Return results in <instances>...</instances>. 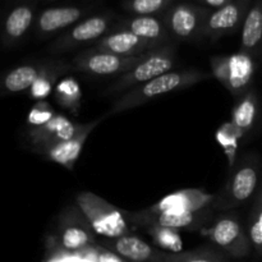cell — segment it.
I'll use <instances>...</instances> for the list:
<instances>
[{
	"mask_svg": "<svg viewBox=\"0 0 262 262\" xmlns=\"http://www.w3.org/2000/svg\"><path fill=\"white\" fill-rule=\"evenodd\" d=\"M128 223H132L136 227L146 229L148 227H165L174 229H194L199 225H204L210 216L209 209L196 214H171V212L152 211L150 207L141 211L128 212L124 211Z\"/></svg>",
	"mask_w": 262,
	"mask_h": 262,
	"instance_id": "9",
	"label": "cell"
},
{
	"mask_svg": "<svg viewBox=\"0 0 262 262\" xmlns=\"http://www.w3.org/2000/svg\"><path fill=\"white\" fill-rule=\"evenodd\" d=\"M55 115V112L48 101H37L28 112L27 124L31 128L41 127L50 122Z\"/></svg>",
	"mask_w": 262,
	"mask_h": 262,
	"instance_id": "30",
	"label": "cell"
},
{
	"mask_svg": "<svg viewBox=\"0 0 262 262\" xmlns=\"http://www.w3.org/2000/svg\"><path fill=\"white\" fill-rule=\"evenodd\" d=\"M258 113V97L257 92L253 89L248 90L246 94L238 97L232 110L230 122L246 135L253 128Z\"/></svg>",
	"mask_w": 262,
	"mask_h": 262,
	"instance_id": "18",
	"label": "cell"
},
{
	"mask_svg": "<svg viewBox=\"0 0 262 262\" xmlns=\"http://www.w3.org/2000/svg\"><path fill=\"white\" fill-rule=\"evenodd\" d=\"M164 4V0H133L132 8L140 14H150L158 12Z\"/></svg>",
	"mask_w": 262,
	"mask_h": 262,
	"instance_id": "31",
	"label": "cell"
},
{
	"mask_svg": "<svg viewBox=\"0 0 262 262\" xmlns=\"http://www.w3.org/2000/svg\"><path fill=\"white\" fill-rule=\"evenodd\" d=\"M56 102L73 114H78L82 105V90L73 77L60 79L54 90Z\"/></svg>",
	"mask_w": 262,
	"mask_h": 262,
	"instance_id": "21",
	"label": "cell"
},
{
	"mask_svg": "<svg viewBox=\"0 0 262 262\" xmlns=\"http://www.w3.org/2000/svg\"><path fill=\"white\" fill-rule=\"evenodd\" d=\"M73 69L72 61H67L64 59H50L48 60L45 71L42 72L37 81L31 87L30 97H32L36 101H45L51 95V92L55 90L58 81L63 74Z\"/></svg>",
	"mask_w": 262,
	"mask_h": 262,
	"instance_id": "17",
	"label": "cell"
},
{
	"mask_svg": "<svg viewBox=\"0 0 262 262\" xmlns=\"http://www.w3.org/2000/svg\"><path fill=\"white\" fill-rule=\"evenodd\" d=\"M177 60L174 55V50L170 46H161L155 50L148 51L145 58L133 67L128 73L113 82L109 87L102 91L104 96H117L123 95L124 92L146 83L151 79L160 77L168 72L174 71Z\"/></svg>",
	"mask_w": 262,
	"mask_h": 262,
	"instance_id": "3",
	"label": "cell"
},
{
	"mask_svg": "<svg viewBox=\"0 0 262 262\" xmlns=\"http://www.w3.org/2000/svg\"><path fill=\"white\" fill-rule=\"evenodd\" d=\"M96 261L97 262H129L114 251L106 247H96Z\"/></svg>",
	"mask_w": 262,
	"mask_h": 262,
	"instance_id": "32",
	"label": "cell"
},
{
	"mask_svg": "<svg viewBox=\"0 0 262 262\" xmlns=\"http://www.w3.org/2000/svg\"><path fill=\"white\" fill-rule=\"evenodd\" d=\"M81 17V10L77 8H53L48 9L38 18V28L43 33L68 27Z\"/></svg>",
	"mask_w": 262,
	"mask_h": 262,
	"instance_id": "20",
	"label": "cell"
},
{
	"mask_svg": "<svg viewBox=\"0 0 262 262\" xmlns=\"http://www.w3.org/2000/svg\"><path fill=\"white\" fill-rule=\"evenodd\" d=\"M147 234L152 238L154 243L158 247L163 248L168 253L183 252V239L179 229L165 227H148L146 228Z\"/></svg>",
	"mask_w": 262,
	"mask_h": 262,
	"instance_id": "24",
	"label": "cell"
},
{
	"mask_svg": "<svg viewBox=\"0 0 262 262\" xmlns=\"http://www.w3.org/2000/svg\"><path fill=\"white\" fill-rule=\"evenodd\" d=\"M107 22L106 19L101 17H94L84 22L77 25L69 33H67L64 37H60L54 45H51L50 53L59 54L63 51L71 50L76 46L83 45L86 42L97 40L102 33L106 31Z\"/></svg>",
	"mask_w": 262,
	"mask_h": 262,
	"instance_id": "15",
	"label": "cell"
},
{
	"mask_svg": "<svg viewBox=\"0 0 262 262\" xmlns=\"http://www.w3.org/2000/svg\"><path fill=\"white\" fill-rule=\"evenodd\" d=\"M59 235L61 247L72 252L86 250L96 242V233L77 205L61 214Z\"/></svg>",
	"mask_w": 262,
	"mask_h": 262,
	"instance_id": "8",
	"label": "cell"
},
{
	"mask_svg": "<svg viewBox=\"0 0 262 262\" xmlns=\"http://www.w3.org/2000/svg\"><path fill=\"white\" fill-rule=\"evenodd\" d=\"M159 43L143 40L129 31H120L106 36L94 46V50L117 54L122 56H137L158 49Z\"/></svg>",
	"mask_w": 262,
	"mask_h": 262,
	"instance_id": "13",
	"label": "cell"
},
{
	"mask_svg": "<svg viewBox=\"0 0 262 262\" xmlns=\"http://www.w3.org/2000/svg\"><path fill=\"white\" fill-rule=\"evenodd\" d=\"M212 77L211 73L201 71L197 68L177 69L163 74L160 77L151 79L146 83L140 84L129 91L120 95L114 100L112 106L107 110V117L128 112L135 107L142 106L147 102L154 101L155 99L171 94V92L182 91L188 87L194 86L200 82L209 81Z\"/></svg>",
	"mask_w": 262,
	"mask_h": 262,
	"instance_id": "1",
	"label": "cell"
},
{
	"mask_svg": "<svg viewBox=\"0 0 262 262\" xmlns=\"http://www.w3.org/2000/svg\"><path fill=\"white\" fill-rule=\"evenodd\" d=\"M216 196L205 189L186 188L166 194L156 204L150 206L152 211L171 214H196L212 206Z\"/></svg>",
	"mask_w": 262,
	"mask_h": 262,
	"instance_id": "11",
	"label": "cell"
},
{
	"mask_svg": "<svg viewBox=\"0 0 262 262\" xmlns=\"http://www.w3.org/2000/svg\"><path fill=\"white\" fill-rule=\"evenodd\" d=\"M260 164L255 155H246L235 164L224 188L215 199L212 207L230 210L247 202L258 186Z\"/></svg>",
	"mask_w": 262,
	"mask_h": 262,
	"instance_id": "4",
	"label": "cell"
},
{
	"mask_svg": "<svg viewBox=\"0 0 262 262\" xmlns=\"http://www.w3.org/2000/svg\"><path fill=\"white\" fill-rule=\"evenodd\" d=\"M210 69L212 77L238 99L251 90L256 66L253 56L238 51L230 55L212 56Z\"/></svg>",
	"mask_w": 262,
	"mask_h": 262,
	"instance_id": "5",
	"label": "cell"
},
{
	"mask_svg": "<svg viewBox=\"0 0 262 262\" xmlns=\"http://www.w3.org/2000/svg\"><path fill=\"white\" fill-rule=\"evenodd\" d=\"M107 118V114L101 115V117L96 118V119L91 120V122L82 123L79 125V129L76 136H73L69 140L63 141V142H58L55 145H51L49 147L43 148L40 151L41 155L45 156L48 160L53 161V163L59 164V165L64 166L68 170H73L74 165H76L77 160L81 156L83 146L86 143L87 138L90 137L95 128Z\"/></svg>",
	"mask_w": 262,
	"mask_h": 262,
	"instance_id": "10",
	"label": "cell"
},
{
	"mask_svg": "<svg viewBox=\"0 0 262 262\" xmlns=\"http://www.w3.org/2000/svg\"><path fill=\"white\" fill-rule=\"evenodd\" d=\"M32 22V12L27 7H19L13 10L5 22V35L8 41H17L27 32Z\"/></svg>",
	"mask_w": 262,
	"mask_h": 262,
	"instance_id": "26",
	"label": "cell"
},
{
	"mask_svg": "<svg viewBox=\"0 0 262 262\" xmlns=\"http://www.w3.org/2000/svg\"><path fill=\"white\" fill-rule=\"evenodd\" d=\"M199 27V19L196 13L186 7L177 8L170 17V28L176 36L181 38H188L194 35Z\"/></svg>",
	"mask_w": 262,
	"mask_h": 262,
	"instance_id": "25",
	"label": "cell"
},
{
	"mask_svg": "<svg viewBox=\"0 0 262 262\" xmlns=\"http://www.w3.org/2000/svg\"><path fill=\"white\" fill-rule=\"evenodd\" d=\"M147 54V53H146ZM146 54L137 56H122L105 51L90 50L77 54L72 60L73 69L87 76L113 77L128 73L135 66H137Z\"/></svg>",
	"mask_w": 262,
	"mask_h": 262,
	"instance_id": "6",
	"label": "cell"
},
{
	"mask_svg": "<svg viewBox=\"0 0 262 262\" xmlns=\"http://www.w3.org/2000/svg\"><path fill=\"white\" fill-rule=\"evenodd\" d=\"M129 32L135 33L143 40L152 41L160 45L164 38V28L158 19L152 17H138L133 19L128 26Z\"/></svg>",
	"mask_w": 262,
	"mask_h": 262,
	"instance_id": "27",
	"label": "cell"
},
{
	"mask_svg": "<svg viewBox=\"0 0 262 262\" xmlns=\"http://www.w3.org/2000/svg\"><path fill=\"white\" fill-rule=\"evenodd\" d=\"M79 125L81 124H76L64 115L56 114L46 124L41 125V127L30 128L27 135L33 147L40 152L41 150L49 147V146L63 142V141L76 136L79 129Z\"/></svg>",
	"mask_w": 262,
	"mask_h": 262,
	"instance_id": "12",
	"label": "cell"
},
{
	"mask_svg": "<svg viewBox=\"0 0 262 262\" xmlns=\"http://www.w3.org/2000/svg\"><path fill=\"white\" fill-rule=\"evenodd\" d=\"M165 262H225L217 253L209 250L183 251L179 253L164 252Z\"/></svg>",
	"mask_w": 262,
	"mask_h": 262,
	"instance_id": "29",
	"label": "cell"
},
{
	"mask_svg": "<svg viewBox=\"0 0 262 262\" xmlns=\"http://www.w3.org/2000/svg\"><path fill=\"white\" fill-rule=\"evenodd\" d=\"M243 137H245V135L232 122L223 123L215 132V140L224 151L230 170H233L235 164L238 163V145H239V140H242Z\"/></svg>",
	"mask_w": 262,
	"mask_h": 262,
	"instance_id": "22",
	"label": "cell"
},
{
	"mask_svg": "<svg viewBox=\"0 0 262 262\" xmlns=\"http://www.w3.org/2000/svg\"><path fill=\"white\" fill-rule=\"evenodd\" d=\"M247 233L250 235L252 247H255L257 252L262 253V187L251 210Z\"/></svg>",
	"mask_w": 262,
	"mask_h": 262,
	"instance_id": "28",
	"label": "cell"
},
{
	"mask_svg": "<svg viewBox=\"0 0 262 262\" xmlns=\"http://www.w3.org/2000/svg\"><path fill=\"white\" fill-rule=\"evenodd\" d=\"M262 48V8L256 7L247 14L242 28L241 50L255 58Z\"/></svg>",
	"mask_w": 262,
	"mask_h": 262,
	"instance_id": "19",
	"label": "cell"
},
{
	"mask_svg": "<svg viewBox=\"0 0 262 262\" xmlns=\"http://www.w3.org/2000/svg\"><path fill=\"white\" fill-rule=\"evenodd\" d=\"M105 247L129 262H165L164 252H160L132 233L115 239H106Z\"/></svg>",
	"mask_w": 262,
	"mask_h": 262,
	"instance_id": "14",
	"label": "cell"
},
{
	"mask_svg": "<svg viewBox=\"0 0 262 262\" xmlns=\"http://www.w3.org/2000/svg\"><path fill=\"white\" fill-rule=\"evenodd\" d=\"M239 17L241 13L237 5H224L219 10H216L207 20L209 33L211 36H216L228 30H233L239 22Z\"/></svg>",
	"mask_w": 262,
	"mask_h": 262,
	"instance_id": "23",
	"label": "cell"
},
{
	"mask_svg": "<svg viewBox=\"0 0 262 262\" xmlns=\"http://www.w3.org/2000/svg\"><path fill=\"white\" fill-rule=\"evenodd\" d=\"M207 4L212 5V7H220L225 3V0H206Z\"/></svg>",
	"mask_w": 262,
	"mask_h": 262,
	"instance_id": "33",
	"label": "cell"
},
{
	"mask_svg": "<svg viewBox=\"0 0 262 262\" xmlns=\"http://www.w3.org/2000/svg\"><path fill=\"white\" fill-rule=\"evenodd\" d=\"M201 233L217 247L235 257H245L252 248L250 235L233 214L220 215L210 227L204 228Z\"/></svg>",
	"mask_w": 262,
	"mask_h": 262,
	"instance_id": "7",
	"label": "cell"
},
{
	"mask_svg": "<svg viewBox=\"0 0 262 262\" xmlns=\"http://www.w3.org/2000/svg\"><path fill=\"white\" fill-rule=\"evenodd\" d=\"M74 201L96 235L105 239H115L130 234L129 223L124 211H120L102 197L94 192L82 191L76 194Z\"/></svg>",
	"mask_w": 262,
	"mask_h": 262,
	"instance_id": "2",
	"label": "cell"
},
{
	"mask_svg": "<svg viewBox=\"0 0 262 262\" xmlns=\"http://www.w3.org/2000/svg\"><path fill=\"white\" fill-rule=\"evenodd\" d=\"M48 60L37 61V63L23 64L15 67L12 71L8 72L2 81L3 94L14 95L20 92L30 91L38 77L45 71Z\"/></svg>",
	"mask_w": 262,
	"mask_h": 262,
	"instance_id": "16",
	"label": "cell"
}]
</instances>
